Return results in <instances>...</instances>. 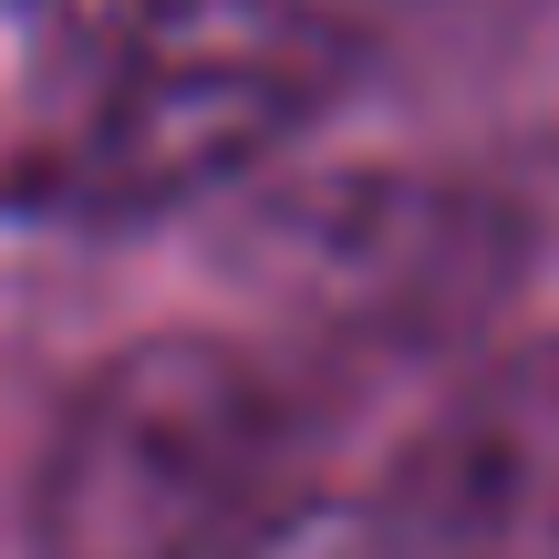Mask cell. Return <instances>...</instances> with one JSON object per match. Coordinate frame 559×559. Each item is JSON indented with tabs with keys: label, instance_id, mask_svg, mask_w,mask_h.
<instances>
[{
	"label": "cell",
	"instance_id": "cell-1",
	"mask_svg": "<svg viewBox=\"0 0 559 559\" xmlns=\"http://www.w3.org/2000/svg\"><path fill=\"white\" fill-rule=\"evenodd\" d=\"M353 73V0H124L73 52L41 145L0 177V207L52 228L187 218L280 166Z\"/></svg>",
	"mask_w": 559,
	"mask_h": 559
},
{
	"label": "cell",
	"instance_id": "cell-2",
	"mask_svg": "<svg viewBox=\"0 0 559 559\" xmlns=\"http://www.w3.org/2000/svg\"><path fill=\"white\" fill-rule=\"evenodd\" d=\"M290 415L239 342L145 332L62 394L32 466V559H228L270 519Z\"/></svg>",
	"mask_w": 559,
	"mask_h": 559
},
{
	"label": "cell",
	"instance_id": "cell-3",
	"mask_svg": "<svg viewBox=\"0 0 559 559\" xmlns=\"http://www.w3.org/2000/svg\"><path fill=\"white\" fill-rule=\"evenodd\" d=\"M528 207L487 177H425V166H353L311 177L249 228V270L300 321L362 353H436L498 321L528 280Z\"/></svg>",
	"mask_w": 559,
	"mask_h": 559
},
{
	"label": "cell",
	"instance_id": "cell-4",
	"mask_svg": "<svg viewBox=\"0 0 559 559\" xmlns=\"http://www.w3.org/2000/svg\"><path fill=\"white\" fill-rule=\"evenodd\" d=\"M383 498L436 559H559V332L498 342L383 466Z\"/></svg>",
	"mask_w": 559,
	"mask_h": 559
},
{
	"label": "cell",
	"instance_id": "cell-5",
	"mask_svg": "<svg viewBox=\"0 0 559 559\" xmlns=\"http://www.w3.org/2000/svg\"><path fill=\"white\" fill-rule=\"evenodd\" d=\"M228 559H436V549L415 539V519H404L383 487H362V498H290V508H270Z\"/></svg>",
	"mask_w": 559,
	"mask_h": 559
}]
</instances>
